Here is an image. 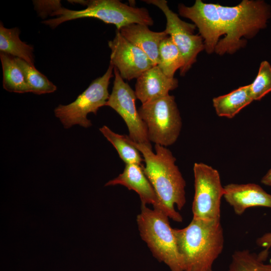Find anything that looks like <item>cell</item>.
I'll use <instances>...</instances> for the list:
<instances>
[{
  "label": "cell",
  "instance_id": "obj_7",
  "mask_svg": "<svg viewBox=\"0 0 271 271\" xmlns=\"http://www.w3.org/2000/svg\"><path fill=\"white\" fill-rule=\"evenodd\" d=\"M113 69L110 64L105 73L92 81L75 100L67 105L60 104L54 109L55 116L65 128L74 125L84 128L92 126L87 116L90 113L96 114L100 107L105 106L109 96L108 88L110 79L113 76Z\"/></svg>",
  "mask_w": 271,
  "mask_h": 271
},
{
  "label": "cell",
  "instance_id": "obj_9",
  "mask_svg": "<svg viewBox=\"0 0 271 271\" xmlns=\"http://www.w3.org/2000/svg\"><path fill=\"white\" fill-rule=\"evenodd\" d=\"M159 8L166 19V26L164 30L172 39L179 49L184 60L185 65L180 70V75L184 76L196 62L198 54L205 49L203 38L198 34H194L196 26L182 21L178 15L169 7L165 0H145Z\"/></svg>",
  "mask_w": 271,
  "mask_h": 271
},
{
  "label": "cell",
  "instance_id": "obj_12",
  "mask_svg": "<svg viewBox=\"0 0 271 271\" xmlns=\"http://www.w3.org/2000/svg\"><path fill=\"white\" fill-rule=\"evenodd\" d=\"M179 15L194 22L204 40L205 50L208 54L215 52L219 38L224 35V28L217 4H207L196 0L194 5L188 7L178 6Z\"/></svg>",
  "mask_w": 271,
  "mask_h": 271
},
{
  "label": "cell",
  "instance_id": "obj_28",
  "mask_svg": "<svg viewBox=\"0 0 271 271\" xmlns=\"http://www.w3.org/2000/svg\"><path fill=\"white\" fill-rule=\"evenodd\" d=\"M207 271H210V270H207Z\"/></svg>",
  "mask_w": 271,
  "mask_h": 271
},
{
  "label": "cell",
  "instance_id": "obj_3",
  "mask_svg": "<svg viewBox=\"0 0 271 271\" xmlns=\"http://www.w3.org/2000/svg\"><path fill=\"white\" fill-rule=\"evenodd\" d=\"M217 7L224 31V37L215 50L220 55L233 54L244 46L242 38H251L264 29L271 14L269 6L261 0H243L235 6Z\"/></svg>",
  "mask_w": 271,
  "mask_h": 271
},
{
  "label": "cell",
  "instance_id": "obj_18",
  "mask_svg": "<svg viewBox=\"0 0 271 271\" xmlns=\"http://www.w3.org/2000/svg\"><path fill=\"white\" fill-rule=\"evenodd\" d=\"M253 101L249 85H247L215 97L212 102L218 116L231 118Z\"/></svg>",
  "mask_w": 271,
  "mask_h": 271
},
{
  "label": "cell",
  "instance_id": "obj_20",
  "mask_svg": "<svg viewBox=\"0 0 271 271\" xmlns=\"http://www.w3.org/2000/svg\"><path fill=\"white\" fill-rule=\"evenodd\" d=\"M185 65L184 59L172 38L167 36L161 42L159 48L157 66L169 78H174L176 71Z\"/></svg>",
  "mask_w": 271,
  "mask_h": 271
},
{
  "label": "cell",
  "instance_id": "obj_17",
  "mask_svg": "<svg viewBox=\"0 0 271 271\" xmlns=\"http://www.w3.org/2000/svg\"><path fill=\"white\" fill-rule=\"evenodd\" d=\"M18 27L11 29L0 23V51L15 58L22 59L35 66L34 48L21 40Z\"/></svg>",
  "mask_w": 271,
  "mask_h": 271
},
{
  "label": "cell",
  "instance_id": "obj_11",
  "mask_svg": "<svg viewBox=\"0 0 271 271\" xmlns=\"http://www.w3.org/2000/svg\"><path fill=\"white\" fill-rule=\"evenodd\" d=\"M108 45L111 50L110 64L117 69L123 79H137L154 66L146 54L124 38L117 30Z\"/></svg>",
  "mask_w": 271,
  "mask_h": 271
},
{
  "label": "cell",
  "instance_id": "obj_5",
  "mask_svg": "<svg viewBox=\"0 0 271 271\" xmlns=\"http://www.w3.org/2000/svg\"><path fill=\"white\" fill-rule=\"evenodd\" d=\"M169 217L157 209L142 204L137 222L142 239L153 256L168 265L171 271H184L175 236Z\"/></svg>",
  "mask_w": 271,
  "mask_h": 271
},
{
  "label": "cell",
  "instance_id": "obj_14",
  "mask_svg": "<svg viewBox=\"0 0 271 271\" xmlns=\"http://www.w3.org/2000/svg\"><path fill=\"white\" fill-rule=\"evenodd\" d=\"M224 188L223 197L238 215L252 207L271 208V195L257 184L231 183Z\"/></svg>",
  "mask_w": 271,
  "mask_h": 271
},
{
  "label": "cell",
  "instance_id": "obj_21",
  "mask_svg": "<svg viewBox=\"0 0 271 271\" xmlns=\"http://www.w3.org/2000/svg\"><path fill=\"white\" fill-rule=\"evenodd\" d=\"M99 131L117 151L120 159L125 164H138L141 166L144 159L140 152L129 141L128 136L116 133L107 126L99 128Z\"/></svg>",
  "mask_w": 271,
  "mask_h": 271
},
{
  "label": "cell",
  "instance_id": "obj_10",
  "mask_svg": "<svg viewBox=\"0 0 271 271\" xmlns=\"http://www.w3.org/2000/svg\"><path fill=\"white\" fill-rule=\"evenodd\" d=\"M114 79L112 92L105 104L114 109L124 121L129 137L134 142L152 147L147 126L141 119L136 105L134 91L124 82L116 68H113Z\"/></svg>",
  "mask_w": 271,
  "mask_h": 271
},
{
  "label": "cell",
  "instance_id": "obj_1",
  "mask_svg": "<svg viewBox=\"0 0 271 271\" xmlns=\"http://www.w3.org/2000/svg\"><path fill=\"white\" fill-rule=\"evenodd\" d=\"M129 141L141 153L145 163L144 172L159 199L171 212L174 221L182 222L175 206L180 210L186 204V182L175 164V157L166 147L155 145L154 153L152 147L135 143L129 137Z\"/></svg>",
  "mask_w": 271,
  "mask_h": 271
},
{
  "label": "cell",
  "instance_id": "obj_22",
  "mask_svg": "<svg viewBox=\"0 0 271 271\" xmlns=\"http://www.w3.org/2000/svg\"><path fill=\"white\" fill-rule=\"evenodd\" d=\"M268 255L263 250L258 254L248 249L235 251L228 271H271V263H265Z\"/></svg>",
  "mask_w": 271,
  "mask_h": 271
},
{
  "label": "cell",
  "instance_id": "obj_16",
  "mask_svg": "<svg viewBox=\"0 0 271 271\" xmlns=\"http://www.w3.org/2000/svg\"><path fill=\"white\" fill-rule=\"evenodd\" d=\"M118 31L124 38L146 54L153 66L158 65L160 44L168 36L165 31H152L148 26L141 24H131Z\"/></svg>",
  "mask_w": 271,
  "mask_h": 271
},
{
  "label": "cell",
  "instance_id": "obj_13",
  "mask_svg": "<svg viewBox=\"0 0 271 271\" xmlns=\"http://www.w3.org/2000/svg\"><path fill=\"white\" fill-rule=\"evenodd\" d=\"M144 166L138 164H125L122 173L117 177L109 180L105 186L121 185L129 190L138 193L142 204H151L153 208L159 210L173 220L171 212L159 199L151 182L144 172Z\"/></svg>",
  "mask_w": 271,
  "mask_h": 271
},
{
  "label": "cell",
  "instance_id": "obj_2",
  "mask_svg": "<svg viewBox=\"0 0 271 271\" xmlns=\"http://www.w3.org/2000/svg\"><path fill=\"white\" fill-rule=\"evenodd\" d=\"M184 271H212L215 260L224 247L220 219L193 218L182 229L173 228Z\"/></svg>",
  "mask_w": 271,
  "mask_h": 271
},
{
  "label": "cell",
  "instance_id": "obj_23",
  "mask_svg": "<svg viewBox=\"0 0 271 271\" xmlns=\"http://www.w3.org/2000/svg\"><path fill=\"white\" fill-rule=\"evenodd\" d=\"M15 60L24 73L30 92L41 95L53 93L57 90V86L35 66L20 58H15Z\"/></svg>",
  "mask_w": 271,
  "mask_h": 271
},
{
  "label": "cell",
  "instance_id": "obj_6",
  "mask_svg": "<svg viewBox=\"0 0 271 271\" xmlns=\"http://www.w3.org/2000/svg\"><path fill=\"white\" fill-rule=\"evenodd\" d=\"M138 112L147 126L150 142L166 147L176 142L182 123L173 95L142 104Z\"/></svg>",
  "mask_w": 271,
  "mask_h": 271
},
{
  "label": "cell",
  "instance_id": "obj_8",
  "mask_svg": "<svg viewBox=\"0 0 271 271\" xmlns=\"http://www.w3.org/2000/svg\"><path fill=\"white\" fill-rule=\"evenodd\" d=\"M195 193L192 210L193 218L220 219L221 201L225 193L218 171L203 163L193 166Z\"/></svg>",
  "mask_w": 271,
  "mask_h": 271
},
{
  "label": "cell",
  "instance_id": "obj_25",
  "mask_svg": "<svg viewBox=\"0 0 271 271\" xmlns=\"http://www.w3.org/2000/svg\"><path fill=\"white\" fill-rule=\"evenodd\" d=\"M35 10L43 19L51 16L53 13L61 6L60 1H33Z\"/></svg>",
  "mask_w": 271,
  "mask_h": 271
},
{
  "label": "cell",
  "instance_id": "obj_15",
  "mask_svg": "<svg viewBox=\"0 0 271 271\" xmlns=\"http://www.w3.org/2000/svg\"><path fill=\"white\" fill-rule=\"evenodd\" d=\"M178 85L175 78H169L156 65L144 72L137 79L134 92L142 104L169 94Z\"/></svg>",
  "mask_w": 271,
  "mask_h": 271
},
{
  "label": "cell",
  "instance_id": "obj_27",
  "mask_svg": "<svg viewBox=\"0 0 271 271\" xmlns=\"http://www.w3.org/2000/svg\"><path fill=\"white\" fill-rule=\"evenodd\" d=\"M261 182L266 186H271V168L262 178Z\"/></svg>",
  "mask_w": 271,
  "mask_h": 271
},
{
  "label": "cell",
  "instance_id": "obj_24",
  "mask_svg": "<svg viewBox=\"0 0 271 271\" xmlns=\"http://www.w3.org/2000/svg\"><path fill=\"white\" fill-rule=\"evenodd\" d=\"M249 85L253 100H259L271 92V65L268 62L263 61L260 63L255 79Z\"/></svg>",
  "mask_w": 271,
  "mask_h": 271
},
{
  "label": "cell",
  "instance_id": "obj_19",
  "mask_svg": "<svg viewBox=\"0 0 271 271\" xmlns=\"http://www.w3.org/2000/svg\"><path fill=\"white\" fill-rule=\"evenodd\" d=\"M0 59L3 73V88L11 92H30L24 73L17 63L15 58L1 53Z\"/></svg>",
  "mask_w": 271,
  "mask_h": 271
},
{
  "label": "cell",
  "instance_id": "obj_26",
  "mask_svg": "<svg viewBox=\"0 0 271 271\" xmlns=\"http://www.w3.org/2000/svg\"><path fill=\"white\" fill-rule=\"evenodd\" d=\"M256 242L257 245L265 248L263 251L268 254L269 249L271 247V232H267L258 237Z\"/></svg>",
  "mask_w": 271,
  "mask_h": 271
},
{
  "label": "cell",
  "instance_id": "obj_4",
  "mask_svg": "<svg viewBox=\"0 0 271 271\" xmlns=\"http://www.w3.org/2000/svg\"><path fill=\"white\" fill-rule=\"evenodd\" d=\"M86 6L81 10H72L61 6L51 16H56L42 22L55 29L61 24L81 18L99 19L105 23L113 24L117 30L131 24L152 26L154 21L147 9L129 6L118 0L68 1Z\"/></svg>",
  "mask_w": 271,
  "mask_h": 271
}]
</instances>
